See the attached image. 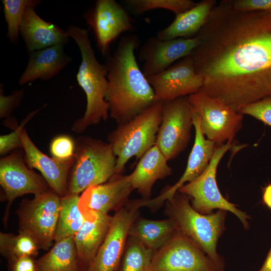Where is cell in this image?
I'll use <instances>...</instances> for the list:
<instances>
[{
	"mask_svg": "<svg viewBox=\"0 0 271 271\" xmlns=\"http://www.w3.org/2000/svg\"><path fill=\"white\" fill-rule=\"evenodd\" d=\"M93 30L98 49L103 56L109 55L111 43L120 34L134 28L125 8L114 0H97L84 14Z\"/></svg>",
	"mask_w": 271,
	"mask_h": 271,
	"instance_id": "obj_13",
	"label": "cell"
},
{
	"mask_svg": "<svg viewBox=\"0 0 271 271\" xmlns=\"http://www.w3.org/2000/svg\"><path fill=\"white\" fill-rule=\"evenodd\" d=\"M116 159L108 142L90 137L77 138L68 193L79 195L90 187L107 182L115 174Z\"/></svg>",
	"mask_w": 271,
	"mask_h": 271,
	"instance_id": "obj_6",
	"label": "cell"
},
{
	"mask_svg": "<svg viewBox=\"0 0 271 271\" xmlns=\"http://www.w3.org/2000/svg\"><path fill=\"white\" fill-rule=\"evenodd\" d=\"M154 252L128 235L117 271H142L149 266Z\"/></svg>",
	"mask_w": 271,
	"mask_h": 271,
	"instance_id": "obj_29",
	"label": "cell"
},
{
	"mask_svg": "<svg viewBox=\"0 0 271 271\" xmlns=\"http://www.w3.org/2000/svg\"><path fill=\"white\" fill-rule=\"evenodd\" d=\"M237 112L250 115L271 126V96L242 106Z\"/></svg>",
	"mask_w": 271,
	"mask_h": 271,
	"instance_id": "obj_33",
	"label": "cell"
},
{
	"mask_svg": "<svg viewBox=\"0 0 271 271\" xmlns=\"http://www.w3.org/2000/svg\"><path fill=\"white\" fill-rule=\"evenodd\" d=\"M148 266L144 268L142 271H148Z\"/></svg>",
	"mask_w": 271,
	"mask_h": 271,
	"instance_id": "obj_40",
	"label": "cell"
},
{
	"mask_svg": "<svg viewBox=\"0 0 271 271\" xmlns=\"http://www.w3.org/2000/svg\"><path fill=\"white\" fill-rule=\"evenodd\" d=\"M75 150V140L68 134L56 136L50 144V152L52 157L60 160L73 159Z\"/></svg>",
	"mask_w": 271,
	"mask_h": 271,
	"instance_id": "obj_32",
	"label": "cell"
},
{
	"mask_svg": "<svg viewBox=\"0 0 271 271\" xmlns=\"http://www.w3.org/2000/svg\"><path fill=\"white\" fill-rule=\"evenodd\" d=\"M262 201L271 210V183H269L262 188Z\"/></svg>",
	"mask_w": 271,
	"mask_h": 271,
	"instance_id": "obj_38",
	"label": "cell"
},
{
	"mask_svg": "<svg viewBox=\"0 0 271 271\" xmlns=\"http://www.w3.org/2000/svg\"><path fill=\"white\" fill-rule=\"evenodd\" d=\"M9 271H37L36 260L32 257H19L8 262Z\"/></svg>",
	"mask_w": 271,
	"mask_h": 271,
	"instance_id": "obj_37",
	"label": "cell"
},
{
	"mask_svg": "<svg viewBox=\"0 0 271 271\" xmlns=\"http://www.w3.org/2000/svg\"><path fill=\"white\" fill-rule=\"evenodd\" d=\"M123 2L128 10L137 15L162 9L172 11L176 16L192 8L197 3L191 0H125Z\"/></svg>",
	"mask_w": 271,
	"mask_h": 271,
	"instance_id": "obj_31",
	"label": "cell"
},
{
	"mask_svg": "<svg viewBox=\"0 0 271 271\" xmlns=\"http://www.w3.org/2000/svg\"><path fill=\"white\" fill-rule=\"evenodd\" d=\"M188 100L192 111L199 117L201 131L207 139L217 147L233 142L241 128L242 114L200 90L188 95Z\"/></svg>",
	"mask_w": 271,
	"mask_h": 271,
	"instance_id": "obj_9",
	"label": "cell"
},
{
	"mask_svg": "<svg viewBox=\"0 0 271 271\" xmlns=\"http://www.w3.org/2000/svg\"><path fill=\"white\" fill-rule=\"evenodd\" d=\"M148 270L220 271L195 242L177 230L154 252Z\"/></svg>",
	"mask_w": 271,
	"mask_h": 271,
	"instance_id": "obj_11",
	"label": "cell"
},
{
	"mask_svg": "<svg viewBox=\"0 0 271 271\" xmlns=\"http://www.w3.org/2000/svg\"><path fill=\"white\" fill-rule=\"evenodd\" d=\"M258 271H271V247L261 267Z\"/></svg>",
	"mask_w": 271,
	"mask_h": 271,
	"instance_id": "obj_39",
	"label": "cell"
},
{
	"mask_svg": "<svg viewBox=\"0 0 271 271\" xmlns=\"http://www.w3.org/2000/svg\"><path fill=\"white\" fill-rule=\"evenodd\" d=\"M0 185L8 201L3 218L5 227L11 205L17 198L28 194L36 195L50 189L44 177L30 169L24 156L18 152L1 158Z\"/></svg>",
	"mask_w": 271,
	"mask_h": 271,
	"instance_id": "obj_12",
	"label": "cell"
},
{
	"mask_svg": "<svg viewBox=\"0 0 271 271\" xmlns=\"http://www.w3.org/2000/svg\"><path fill=\"white\" fill-rule=\"evenodd\" d=\"M134 190L130 175L114 174L107 182L90 187L79 197L78 206L84 218L97 213L117 212L126 206Z\"/></svg>",
	"mask_w": 271,
	"mask_h": 271,
	"instance_id": "obj_15",
	"label": "cell"
},
{
	"mask_svg": "<svg viewBox=\"0 0 271 271\" xmlns=\"http://www.w3.org/2000/svg\"><path fill=\"white\" fill-rule=\"evenodd\" d=\"M216 3L215 0H203L197 3L192 8L176 15L174 21L159 31L156 36L162 40L195 37Z\"/></svg>",
	"mask_w": 271,
	"mask_h": 271,
	"instance_id": "obj_24",
	"label": "cell"
},
{
	"mask_svg": "<svg viewBox=\"0 0 271 271\" xmlns=\"http://www.w3.org/2000/svg\"><path fill=\"white\" fill-rule=\"evenodd\" d=\"M193 126V112L188 96L163 101L162 121L156 145L168 161L185 150Z\"/></svg>",
	"mask_w": 271,
	"mask_h": 271,
	"instance_id": "obj_10",
	"label": "cell"
},
{
	"mask_svg": "<svg viewBox=\"0 0 271 271\" xmlns=\"http://www.w3.org/2000/svg\"><path fill=\"white\" fill-rule=\"evenodd\" d=\"M231 147V143L228 142L217 147L205 170L195 180L182 186L178 192L191 198V204L198 212L206 215L215 209L229 211L239 219L245 229H248L250 217L223 196L216 181L219 163Z\"/></svg>",
	"mask_w": 271,
	"mask_h": 271,
	"instance_id": "obj_8",
	"label": "cell"
},
{
	"mask_svg": "<svg viewBox=\"0 0 271 271\" xmlns=\"http://www.w3.org/2000/svg\"><path fill=\"white\" fill-rule=\"evenodd\" d=\"M40 110L39 108L28 114L21 124L13 128L14 131L9 134L0 136V154L4 155L16 148H23L21 134L25 124Z\"/></svg>",
	"mask_w": 271,
	"mask_h": 271,
	"instance_id": "obj_34",
	"label": "cell"
},
{
	"mask_svg": "<svg viewBox=\"0 0 271 271\" xmlns=\"http://www.w3.org/2000/svg\"><path fill=\"white\" fill-rule=\"evenodd\" d=\"M139 44L136 35L122 37L104 63L108 82L105 100L110 116L118 124L130 120L155 102L154 89L135 57Z\"/></svg>",
	"mask_w": 271,
	"mask_h": 271,
	"instance_id": "obj_2",
	"label": "cell"
},
{
	"mask_svg": "<svg viewBox=\"0 0 271 271\" xmlns=\"http://www.w3.org/2000/svg\"><path fill=\"white\" fill-rule=\"evenodd\" d=\"M195 136L194 143L189 154L185 170L179 180L172 186H167L155 198L156 202L163 205L171 199L185 184L197 178L208 166L217 147L212 141L205 138L199 124L198 115L193 112Z\"/></svg>",
	"mask_w": 271,
	"mask_h": 271,
	"instance_id": "obj_19",
	"label": "cell"
},
{
	"mask_svg": "<svg viewBox=\"0 0 271 271\" xmlns=\"http://www.w3.org/2000/svg\"><path fill=\"white\" fill-rule=\"evenodd\" d=\"M162 103L155 102L133 119L118 124L108 135V143L117 158L114 174H122L130 158L140 159L156 144L162 121Z\"/></svg>",
	"mask_w": 271,
	"mask_h": 271,
	"instance_id": "obj_5",
	"label": "cell"
},
{
	"mask_svg": "<svg viewBox=\"0 0 271 271\" xmlns=\"http://www.w3.org/2000/svg\"><path fill=\"white\" fill-rule=\"evenodd\" d=\"M39 249L35 241L27 234L0 233V253L8 262L22 257L35 258Z\"/></svg>",
	"mask_w": 271,
	"mask_h": 271,
	"instance_id": "obj_28",
	"label": "cell"
},
{
	"mask_svg": "<svg viewBox=\"0 0 271 271\" xmlns=\"http://www.w3.org/2000/svg\"><path fill=\"white\" fill-rule=\"evenodd\" d=\"M4 13L8 26L7 36L13 43L18 42L20 26L26 9L36 7L41 3L39 0H2Z\"/></svg>",
	"mask_w": 271,
	"mask_h": 271,
	"instance_id": "obj_30",
	"label": "cell"
},
{
	"mask_svg": "<svg viewBox=\"0 0 271 271\" xmlns=\"http://www.w3.org/2000/svg\"><path fill=\"white\" fill-rule=\"evenodd\" d=\"M112 216L99 214L92 219H85L73 236L77 251L80 271H85L90 265L108 231Z\"/></svg>",
	"mask_w": 271,
	"mask_h": 271,
	"instance_id": "obj_21",
	"label": "cell"
},
{
	"mask_svg": "<svg viewBox=\"0 0 271 271\" xmlns=\"http://www.w3.org/2000/svg\"><path fill=\"white\" fill-rule=\"evenodd\" d=\"M35 8L31 6L26 9L20 28L28 51L30 53L56 45H65L70 37L67 31L42 19Z\"/></svg>",
	"mask_w": 271,
	"mask_h": 271,
	"instance_id": "obj_20",
	"label": "cell"
},
{
	"mask_svg": "<svg viewBox=\"0 0 271 271\" xmlns=\"http://www.w3.org/2000/svg\"><path fill=\"white\" fill-rule=\"evenodd\" d=\"M0 89V117H9L21 103L24 95V90H16L10 95L5 96L1 85Z\"/></svg>",
	"mask_w": 271,
	"mask_h": 271,
	"instance_id": "obj_35",
	"label": "cell"
},
{
	"mask_svg": "<svg viewBox=\"0 0 271 271\" xmlns=\"http://www.w3.org/2000/svg\"><path fill=\"white\" fill-rule=\"evenodd\" d=\"M21 139L27 165L30 169L40 171L50 190L60 197L66 195L68 193L69 174L74 158L60 160L48 157L35 146L25 128L21 132Z\"/></svg>",
	"mask_w": 271,
	"mask_h": 271,
	"instance_id": "obj_18",
	"label": "cell"
},
{
	"mask_svg": "<svg viewBox=\"0 0 271 271\" xmlns=\"http://www.w3.org/2000/svg\"><path fill=\"white\" fill-rule=\"evenodd\" d=\"M176 230L174 223L168 218L152 220L138 216L132 223L128 235L155 252L168 241Z\"/></svg>",
	"mask_w": 271,
	"mask_h": 271,
	"instance_id": "obj_25",
	"label": "cell"
},
{
	"mask_svg": "<svg viewBox=\"0 0 271 271\" xmlns=\"http://www.w3.org/2000/svg\"><path fill=\"white\" fill-rule=\"evenodd\" d=\"M139 160L134 170L129 174L131 183L142 199H149L151 198L155 183L170 176L172 169L156 144Z\"/></svg>",
	"mask_w": 271,
	"mask_h": 271,
	"instance_id": "obj_22",
	"label": "cell"
},
{
	"mask_svg": "<svg viewBox=\"0 0 271 271\" xmlns=\"http://www.w3.org/2000/svg\"><path fill=\"white\" fill-rule=\"evenodd\" d=\"M37 271H80L73 237L55 241L49 251L36 260Z\"/></svg>",
	"mask_w": 271,
	"mask_h": 271,
	"instance_id": "obj_26",
	"label": "cell"
},
{
	"mask_svg": "<svg viewBox=\"0 0 271 271\" xmlns=\"http://www.w3.org/2000/svg\"><path fill=\"white\" fill-rule=\"evenodd\" d=\"M231 3L233 8L239 11L271 13V0H231Z\"/></svg>",
	"mask_w": 271,
	"mask_h": 271,
	"instance_id": "obj_36",
	"label": "cell"
},
{
	"mask_svg": "<svg viewBox=\"0 0 271 271\" xmlns=\"http://www.w3.org/2000/svg\"><path fill=\"white\" fill-rule=\"evenodd\" d=\"M199 43L196 37L168 40L151 37L140 48L139 58L144 62L142 71L146 77L160 73L190 55Z\"/></svg>",
	"mask_w": 271,
	"mask_h": 271,
	"instance_id": "obj_17",
	"label": "cell"
},
{
	"mask_svg": "<svg viewBox=\"0 0 271 271\" xmlns=\"http://www.w3.org/2000/svg\"><path fill=\"white\" fill-rule=\"evenodd\" d=\"M146 77L154 89L155 102L188 96L198 91L203 84L202 78L195 71L190 55L164 71Z\"/></svg>",
	"mask_w": 271,
	"mask_h": 271,
	"instance_id": "obj_16",
	"label": "cell"
},
{
	"mask_svg": "<svg viewBox=\"0 0 271 271\" xmlns=\"http://www.w3.org/2000/svg\"><path fill=\"white\" fill-rule=\"evenodd\" d=\"M79 197L67 193L61 197L54 241L73 237L82 226L85 218L79 208Z\"/></svg>",
	"mask_w": 271,
	"mask_h": 271,
	"instance_id": "obj_27",
	"label": "cell"
},
{
	"mask_svg": "<svg viewBox=\"0 0 271 271\" xmlns=\"http://www.w3.org/2000/svg\"><path fill=\"white\" fill-rule=\"evenodd\" d=\"M34 196L23 199L16 211L19 232L30 236L40 249L48 250L55 239L61 197L50 189Z\"/></svg>",
	"mask_w": 271,
	"mask_h": 271,
	"instance_id": "obj_7",
	"label": "cell"
},
{
	"mask_svg": "<svg viewBox=\"0 0 271 271\" xmlns=\"http://www.w3.org/2000/svg\"><path fill=\"white\" fill-rule=\"evenodd\" d=\"M66 31L76 42L81 55L76 79L85 93L86 108L83 116L72 126L73 131L81 133L89 126L108 118L109 104L105 100L107 70L105 64L100 63L96 58L89 40L88 30L70 25Z\"/></svg>",
	"mask_w": 271,
	"mask_h": 271,
	"instance_id": "obj_3",
	"label": "cell"
},
{
	"mask_svg": "<svg viewBox=\"0 0 271 271\" xmlns=\"http://www.w3.org/2000/svg\"><path fill=\"white\" fill-rule=\"evenodd\" d=\"M190 55L203 80L200 90L237 111L271 96V13L213 7Z\"/></svg>",
	"mask_w": 271,
	"mask_h": 271,
	"instance_id": "obj_1",
	"label": "cell"
},
{
	"mask_svg": "<svg viewBox=\"0 0 271 271\" xmlns=\"http://www.w3.org/2000/svg\"><path fill=\"white\" fill-rule=\"evenodd\" d=\"M139 208L129 200L112 216L107 234L85 271H117L124 253L130 227L139 216Z\"/></svg>",
	"mask_w": 271,
	"mask_h": 271,
	"instance_id": "obj_14",
	"label": "cell"
},
{
	"mask_svg": "<svg viewBox=\"0 0 271 271\" xmlns=\"http://www.w3.org/2000/svg\"><path fill=\"white\" fill-rule=\"evenodd\" d=\"M64 44H59L30 53L27 67L19 80L20 85L40 79L48 80L61 71L71 61L64 51Z\"/></svg>",
	"mask_w": 271,
	"mask_h": 271,
	"instance_id": "obj_23",
	"label": "cell"
},
{
	"mask_svg": "<svg viewBox=\"0 0 271 271\" xmlns=\"http://www.w3.org/2000/svg\"><path fill=\"white\" fill-rule=\"evenodd\" d=\"M165 204V213L176 230L195 242L220 271H224V261L217 251V245L225 229L227 211L219 209L209 214H201L192 207L191 198L178 191Z\"/></svg>",
	"mask_w": 271,
	"mask_h": 271,
	"instance_id": "obj_4",
	"label": "cell"
}]
</instances>
